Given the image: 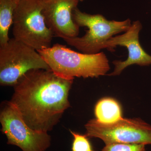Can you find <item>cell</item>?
I'll return each mask as SVG.
<instances>
[{
    "instance_id": "cell-1",
    "label": "cell",
    "mask_w": 151,
    "mask_h": 151,
    "mask_svg": "<svg viewBox=\"0 0 151 151\" xmlns=\"http://www.w3.org/2000/svg\"><path fill=\"white\" fill-rule=\"evenodd\" d=\"M73 81L51 70H29L14 86L10 101L31 128L47 132L70 106L68 97Z\"/></svg>"
},
{
    "instance_id": "cell-2",
    "label": "cell",
    "mask_w": 151,
    "mask_h": 151,
    "mask_svg": "<svg viewBox=\"0 0 151 151\" xmlns=\"http://www.w3.org/2000/svg\"><path fill=\"white\" fill-rule=\"evenodd\" d=\"M37 51L53 73L68 80L76 77L97 78L105 75L110 69L103 52L79 53L59 44Z\"/></svg>"
},
{
    "instance_id": "cell-3",
    "label": "cell",
    "mask_w": 151,
    "mask_h": 151,
    "mask_svg": "<svg viewBox=\"0 0 151 151\" xmlns=\"http://www.w3.org/2000/svg\"><path fill=\"white\" fill-rule=\"evenodd\" d=\"M72 17L79 27H85L88 30L81 37L67 38L63 40L68 45L86 54L98 53L103 44L113 35L126 32L132 25L129 19L121 22L109 21L102 15L89 14L77 7L73 9Z\"/></svg>"
},
{
    "instance_id": "cell-4",
    "label": "cell",
    "mask_w": 151,
    "mask_h": 151,
    "mask_svg": "<svg viewBox=\"0 0 151 151\" xmlns=\"http://www.w3.org/2000/svg\"><path fill=\"white\" fill-rule=\"evenodd\" d=\"M14 38L37 51L51 47L54 36L47 25L38 0H21L14 13Z\"/></svg>"
},
{
    "instance_id": "cell-5",
    "label": "cell",
    "mask_w": 151,
    "mask_h": 151,
    "mask_svg": "<svg viewBox=\"0 0 151 151\" xmlns=\"http://www.w3.org/2000/svg\"><path fill=\"white\" fill-rule=\"evenodd\" d=\"M50 70L35 49L13 38L0 45V84L14 86L27 72L34 69Z\"/></svg>"
},
{
    "instance_id": "cell-6",
    "label": "cell",
    "mask_w": 151,
    "mask_h": 151,
    "mask_svg": "<svg viewBox=\"0 0 151 151\" xmlns=\"http://www.w3.org/2000/svg\"><path fill=\"white\" fill-rule=\"evenodd\" d=\"M85 127L88 137L99 138L105 145L124 143L151 145V125L141 119L122 118L110 124H103L94 119Z\"/></svg>"
},
{
    "instance_id": "cell-7",
    "label": "cell",
    "mask_w": 151,
    "mask_h": 151,
    "mask_svg": "<svg viewBox=\"0 0 151 151\" xmlns=\"http://www.w3.org/2000/svg\"><path fill=\"white\" fill-rule=\"evenodd\" d=\"M0 122L9 145L17 146L23 151H45L50 145V137L47 132L31 128L10 101L4 104Z\"/></svg>"
},
{
    "instance_id": "cell-8",
    "label": "cell",
    "mask_w": 151,
    "mask_h": 151,
    "mask_svg": "<svg viewBox=\"0 0 151 151\" xmlns=\"http://www.w3.org/2000/svg\"><path fill=\"white\" fill-rule=\"evenodd\" d=\"M47 25L54 36L64 39L77 37L79 27L72 13L78 0H38Z\"/></svg>"
},
{
    "instance_id": "cell-9",
    "label": "cell",
    "mask_w": 151,
    "mask_h": 151,
    "mask_svg": "<svg viewBox=\"0 0 151 151\" xmlns=\"http://www.w3.org/2000/svg\"><path fill=\"white\" fill-rule=\"evenodd\" d=\"M142 29L140 22L135 21L125 33L113 37L103 44L102 49L107 48L113 51L114 47L119 45L127 47L129 52L128 58L126 60L113 61L115 69L109 76L119 75L125 68L133 64L141 66L151 65V55L145 51L139 41V33Z\"/></svg>"
},
{
    "instance_id": "cell-10",
    "label": "cell",
    "mask_w": 151,
    "mask_h": 151,
    "mask_svg": "<svg viewBox=\"0 0 151 151\" xmlns=\"http://www.w3.org/2000/svg\"><path fill=\"white\" fill-rule=\"evenodd\" d=\"M96 119L100 123L110 124L122 118L121 106L113 98H104L98 101L94 108Z\"/></svg>"
},
{
    "instance_id": "cell-11",
    "label": "cell",
    "mask_w": 151,
    "mask_h": 151,
    "mask_svg": "<svg viewBox=\"0 0 151 151\" xmlns=\"http://www.w3.org/2000/svg\"><path fill=\"white\" fill-rule=\"evenodd\" d=\"M18 2L16 0H0V45L10 40L9 30L13 24L14 11Z\"/></svg>"
},
{
    "instance_id": "cell-12",
    "label": "cell",
    "mask_w": 151,
    "mask_h": 151,
    "mask_svg": "<svg viewBox=\"0 0 151 151\" xmlns=\"http://www.w3.org/2000/svg\"><path fill=\"white\" fill-rule=\"evenodd\" d=\"M70 132L73 137L72 151H95L86 135L81 134L72 131H70Z\"/></svg>"
},
{
    "instance_id": "cell-13",
    "label": "cell",
    "mask_w": 151,
    "mask_h": 151,
    "mask_svg": "<svg viewBox=\"0 0 151 151\" xmlns=\"http://www.w3.org/2000/svg\"><path fill=\"white\" fill-rule=\"evenodd\" d=\"M142 144L112 143L105 145L102 151H147Z\"/></svg>"
},
{
    "instance_id": "cell-14",
    "label": "cell",
    "mask_w": 151,
    "mask_h": 151,
    "mask_svg": "<svg viewBox=\"0 0 151 151\" xmlns=\"http://www.w3.org/2000/svg\"><path fill=\"white\" fill-rule=\"evenodd\" d=\"M78 1H83V0H78Z\"/></svg>"
},
{
    "instance_id": "cell-15",
    "label": "cell",
    "mask_w": 151,
    "mask_h": 151,
    "mask_svg": "<svg viewBox=\"0 0 151 151\" xmlns=\"http://www.w3.org/2000/svg\"><path fill=\"white\" fill-rule=\"evenodd\" d=\"M16 1H21V0H16Z\"/></svg>"
}]
</instances>
